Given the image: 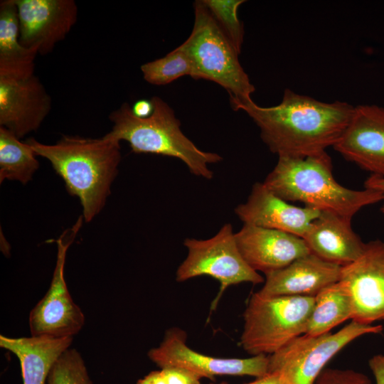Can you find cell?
Masks as SVG:
<instances>
[{
    "label": "cell",
    "mask_w": 384,
    "mask_h": 384,
    "mask_svg": "<svg viewBox=\"0 0 384 384\" xmlns=\"http://www.w3.org/2000/svg\"><path fill=\"white\" fill-rule=\"evenodd\" d=\"M223 34L240 54L244 40V28L238 16L243 0H202Z\"/></svg>",
    "instance_id": "cb8c5ba5"
},
{
    "label": "cell",
    "mask_w": 384,
    "mask_h": 384,
    "mask_svg": "<svg viewBox=\"0 0 384 384\" xmlns=\"http://www.w3.org/2000/svg\"><path fill=\"white\" fill-rule=\"evenodd\" d=\"M72 342L73 337L0 336V346L20 361L23 384H46L53 366Z\"/></svg>",
    "instance_id": "d6986e66"
},
{
    "label": "cell",
    "mask_w": 384,
    "mask_h": 384,
    "mask_svg": "<svg viewBox=\"0 0 384 384\" xmlns=\"http://www.w3.org/2000/svg\"><path fill=\"white\" fill-rule=\"evenodd\" d=\"M161 370L166 384H201V378L188 370L179 367H166Z\"/></svg>",
    "instance_id": "4316f807"
},
{
    "label": "cell",
    "mask_w": 384,
    "mask_h": 384,
    "mask_svg": "<svg viewBox=\"0 0 384 384\" xmlns=\"http://www.w3.org/2000/svg\"><path fill=\"white\" fill-rule=\"evenodd\" d=\"M36 154L7 129L0 127V183L5 180L26 184L39 167Z\"/></svg>",
    "instance_id": "7402d4cb"
},
{
    "label": "cell",
    "mask_w": 384,
    "mask_h": 384,
    "mask_svg": "<svg viewBox=\"0 0 384 384\" xmlns=\"http://www.w3.org/2000/svg\"><path fill=\"white\" fill-rule=\"evenodd\" d=\"M83 220L82 215L80 216L72 228L65 230L55 240L57 260L50 287L29 315L31 336L73 337L85 324V316L73 302L64 277L67 251Z\"/></svg>",
    "instance_id": "9c48e42d"
},
{
    "label": "cell",
    "mask_w": 384,
    "mask_h": 384,
    "mask_svg": "<svg viewBox=\"0 0 384 384\" xmlns=\"http://www.w3.org/2000/svg\"><path fill=\"white\" fill-rule=\"evenodd\" d=\"M18 9L19 41L47 55L64 40L78 21L73 0H14Z\"/></svg>",
    "instance_id": "7c38bea8"
},
{
    "label": "cell",
    "mask_w": 384,
    "mask_h": 384,
    "mask_svg": "<svg viewBox=\"0 0 384 384\" xmlns=\"http://www.w3.org/2000/svg\"><path fill=\"white\" fill-rule=\"evenodd\" d=\"M187 335L178 328L168 329L159 346L151 348L149 358L161 369L179 367L201 378L215 380L218 375L262 377L268 373L269 356H253L247 358H221L204 355L186 344Z\"/></svg>",
    "instance_id": "30bf717a"
},
{
    "label": "cell",
    "mask_w": 384,
    "mask_h": 384,
    "mask_svg": "<svg viewBox=\"0 0 384 384\" xmlns=\"http://www.w3.org/2000/svg\"><path fill=\"white\" fill-rule=\"evenodd\" d=\"M230 102L234 110H242L253 120L272 153L289 157H306L333 147L354 109L346 102H325L289 89L275 106L261 107L252 99Z\"/></svg>",
    "instance_id": "6da1fadb"
},
{
    "label": "cell",
    "mask_w": 384,
    "mask_h": 384,
    "mask_svg": "<svg viewBox=\"0 0 384 384\" xmlns=\"http://www.w3.org/2000/svg\"><path fill=\"white\" fill-rule=\"evenodd\" d=\"M137 384H166L161 370L151 371L143 378L139 379Z\"/></svg>",
    "instance_id": "4dcf8cb0"
},
{
    "label": "cell",
    "mask_w": 384,
    "mask_h": 384,
    "mask_svg": "<svg viewBox=\"0 0 384 384\" xmlns=\"http://www.w3.org/2000/svg\"><path fill=\"white\" fill-rule=\"evenodd\" d=\"M340 281L350 292L352 321L372 324L384 319V242H367L358 260L342 267Z\"/></svg>",
    "instance_id": "8fae6325"
},
{
    "label": "cell",
    "mask_w": 384,
    "mask_h": 384,
    "mask_svg": "<svg viewBox=\"0 0 384 384\" xmlns=\"http://www.w3.org/2000/svg\"><path fill=\"white\" fill-rule=\"evenodd\" d=\"M144 79L155 85H164L185 75L192 78L193 66L186 50L181 44L165 56L143 64Z\"/></svg>",
    "instance_id": "603a6c76"
},
{
    "label": "cell",
    "mask_w": 384,
    "mask_h": 384,
    "mask_svg": "<svg viewBox=\"0 0 384 384\" xmlns=\"http://www.w3.org/2000/svg\"><path fill=\"white\" fill-rule=\"evenodd\" d=\"M351 219L321 211L303 237L309 251L341 267L358 260L363 253L366 243L353 231Z\"/></svg>",
    "instance_id": "ac0fdd59"
},
{
    "label": "cell",
    "mask_w": 384,
    "mask_h": 384,
    "mask_svg": "<svg viewBox=\"0 0 384 384\" xmlns=\"http://www.w3.org/2000/svg\"><path fill=\"white\" fill-rule=\"evenodd\" d=\"M376 384H384V354L373 356L368 362Z\"/></svg>",
    "instance_id": "83f0119b"
},
{
    "label": "cell",
    "mask_w": 384,
    "mask_h": 384,
    "mask_svg": "<svg viewBox=\"0 0 384 384\" xmlns=\"http://www.w3.org/2000/svg\"><path fill=\"white\" fill-rule=\"evenodd\" d=\"M50 109V96L36 75L0 77V127L18 139L36 131Z\"/></svg>",
    "instance_id": "4fadbf2b"
},
{
    "label": "cell",
    "mask_w": 384,
    "mask_h": 384,
    "mask_svg": "<svg viewBox=\"0 0 384 384\" xmlns=\"http://www.w3.org/2000/svg\"><path fill=\"white\" fill-rule=\"evenodd\" d=\"M25 142L36 156L50 162L68 193L80 199L84 220L90 222L104 208L111 193L122 159L120 142L105 136L99 139L63 136L54 144L34 138Z\"/></svg>",
    "instance_id": "7a4b0ae2"
},
{
    "label": "cell",
    "mask_w": 384,
    "mask_h": 384,
    "mask_svg": "<svg viewBox=\"0 0 384 384\" xmlns=\"http://www.w3.org/2000/svg\"><path fill=\"white\" fill-rule=\"evenodd\" d=\"M366 188L377 190L384 193V176L370 175L364 182ZM381 212L384 213V205L381 207Z\"/></svg>",
    "instance_id": "f546056e"
},
{
    "label": "cell",
    "mask_w": 384,
    "mask_h": 384,
    "mask_svg": "<svg viewBox=\"0 0 384 384\" xmlns=\"http://www.w3.org/2000/svg\"><path fill=\"white\" fill-rule=\"evenodd\" d=\"M263 183L288 202L299 201L304 206L350 218L362 208L384 201L382 191L352 190L339 184L326 151L306 157L278 156Z\"/></svg>",
    "instance_id": "3957f363"
},
{
    "label": "cell",
    "mask_w": 384,
    "mask_h": 384,
    "mask_svg": "<svg viewBox=\"0 0 384 384\" xmlns=\"http://www.w3.org/2000/svg\"><path fill=\"white\" fill-rule=\"evenodd\" d=\"M247 384H284L280 375L277 372L267 373L266 375Z\"/></svg>",
    "instance_id": "1f68e13d"
},
{
    "label": "cell",
    "mask_w": 384,
    "mask_h": 384,
    "mask_svg": "<svg viewBox=\"0 0 384 384\" xmlns=\"http://www.w3.org/2000/svg\"><path fill=\"white\" fill-rule=\"evenodd\" d=\"M341 268L310 252L282 269L265 274V284L258 292L270 297H315L340 280Z\"/></svg>",
    "instance_id": "e0dca14e"
},
{
    "label": "cell",
    "mask_w": 384,
    "mask_h": 384,
    "mask_svg": "<svg viewBox=\"0 0 384 384\" xmlns=\"http://www.w3.org/2000/svg\"><path fill=\"white\" fill-rule=\"evenodd\" d=\"M214 384V383H213ZM218 384H228L226 383H218Z\"/></svg>",
    "instance_id": "d6a6232c"
},
{
    "label": "cell",
    "mask_w": 384,
    "mask_h": 384,
    "mask_svg": "<svg viewBox=\"0 0 384 384\" xmlns=\"http://www.w3.org/2000/svg\"><path fill=\"white\" fill-rule=\"evenodd\" d=\"M47 384H92L78 351L69 348L61 354L48 374Z\"/></svg>",
    "instance_id": "d4e9b609"
},
{
    "label": "cell",
    "mask_w": 384,
    "mask_h": 384,
    "mask_svg": "<svg viewBox=\"0 0 384 384\" xmlns=\"http://www.w3.org/2000/svg\"><path fill=\"white\" fill-rule=\"evenodd\" d=\"M152 114L136 117L132 107L124 102L109 118L113 125L105 137L127 142L134 153L155 154L183 161L193 175L210 180L213 172L208 165L222 161L219 154L200 149L181 129L174 110L161 98L154 96Z\"/></svg>",
    "instance_id": "277c9868"
},
{
    "label": "cell",
    "mask_w": 384,
    "mask_h": 384,
    "mask_svg": "<svg viewBox=\"0 0 384 384\" xmlns=\"http://www.w3.org/2000/svg\"><path fill=\"white\" fill-rule=\"evenodd\" d=\"M38 52L19 41L18 9L14 0L0 2V77L23 78L34 75Z\"/></svg>",
    "instance_id": "ffe728a7"
},
{
    "label": "cell",
    "mask_w": 384,
    "mask_h": 384,
    "mask_svg": "<svg viewBox=\"0 0 384 384\" xmlns=\"http://www.w3.org/2000/svg\"><path fill=\"white\" fill-rule=\"evenodd\" d=\"M182 45L193 63V78L218 84L227 90L230 100L243 102L252 99L255 88L240 63V54L202 0L194 3L193 27Z\"/></svg>",
    "instance_id": "5b68a950"
},
{
    "label": "cell",
    "mask_w": 384,
    "mask_h": 384,
    "mask_svg": "<svg viewBox=\"0 0 384 384\" xmlns=\"http://www.w3.org/2000/svg\"><path fill=\"white\" fill-rule=\"evenodd\" d=\"M314 384H373L365 374L349 369L326 368Z\"/></svg>",
    "instance_id": "484cf974"
},
{
    "label": "cell",
    "mask_w": 384,
    "mask_h": 384,
    "mask_svg": "<svg viewBox=\"0 0 384 384\" xmlns=\"http://www.w3.org/2000/svg\"><path fill=\"white\" fill-rule=\"evenodd\" d=\"M350 292L341 281L331 284L314 297V304L304 334L319 336L351 319Z\"/></svg>",
    "instance_id": "44dd1931"
},
{
    "label": "cell",
    "mask_w": 384,
    "mask_h": 384,
    "mask_svg": "<svg viewBox=\"0 0 384 384\" xmlns=\"http://www.w3.org/2000/svg\"><path fill=\"white\" fill-rule=\"evenodd\" d=\"M243 224L277 230L302 238L321 211L289 203L270 191L262 183H255L244 203L235 208Z\"/></svg>",
    "instance_id": "2e32d148"
},
{
    "label": "cell",
    "mask_w": 384,
    "mask_h": 384,
    "mask_svg": "<svg viewBox=\"0 0 384 384\" xmlns=\"http://www.w3.org/2000/svg\"><path fill=\"white\" fill-rule=\"evenodd\" d=\"M133 114L139 118L149 117L153 112V105L151 100H139L132 107Z\"/></svg>",
    "instance_id": "f1b7e54d"
},
{
    "label": "cell",
    "mask_w": 384,
    "mask_h": 384,
    "mask_svg": "<svg viewBox=\"0 0 384 384\" xmlns=\"http://www.w3.org/2000/svg\"><path fill=\"white\" fill-rule=\"evenodd\" d=\"M333 148L371 175L384 176V107H354L347 127Z\"/></svg>",
    "instance_id": "5bb4252c"
},
{
    "label": "cell",
    "mask_w": 384,
    "mask_h": 384,
    "mask_svg": "<svg viewBox=\"0 0 384 384\" xmlns=\"http://www.w3.org/2000/svg\"><path fill=\"white\" fill-rule=\"evenodd\" d=\"M381 325L352 321L334 334L301 335L269 356L268 373L277 372L284 384H314L325 365L354 339L379 334Z\"/></svg>",
    "instance_id": "52a82bcc"
},
{
    "label": "cell",
    "mask_w": 384,
    "mask_h": 384,
    "mask_svg": "<svg viewBox=\"0 0 384 384\" xmlns=\"http://www.w3.org/2000/svg\"><path fill=\"white\" fill-rule=\"evenodd\" d=\"M183 245L188 249V255L176 270V279L181 282L202 275L217 279L220 284V292L213 305L231 285L264 282V278L242 257L230 223L224 224L210 238H188Z\"/></svg>",
    "instance_id": "ba28073f"
},
{
    "label": "cell",
    "mask_w": 384,
    "mask_h": 384,
    "mask_svg": "<svg viewBox=\"0 0 384 384\" xmlns=\"http://www.w3.org/2000/svg\"><path fill=\"white\" fill-rule=\"evenodd\" d=\"M235 238L247 265L265 274L311 252L302 238L253 225L243 224Z\"/></svg>",
    "instance_id": "9a60e30c"
},
{
    "label": "cell",
    "mask_w": 384,
    "mask_h": 384,
    "mask_svg": "<svg viewBox=\"0 0 384 384\" xmlns=\"http://www.w3.org/2000/svg\"><path fill=\"white\" fill-rule=\"evenodd\" d=\"M314 304V297L253 294L243 314L241 346L252 356L274 353L304 334Z\"/></svg>",
    "instance_id": "8992f818"
}]
</instances>
